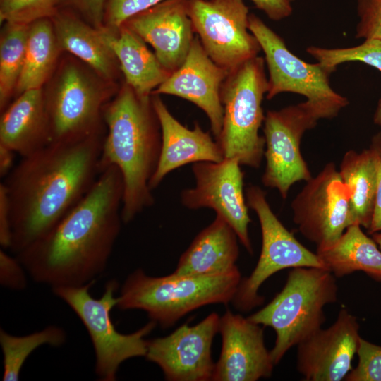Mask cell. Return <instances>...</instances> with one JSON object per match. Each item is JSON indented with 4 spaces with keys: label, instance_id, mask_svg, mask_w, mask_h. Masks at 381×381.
Masks as SVG:
<instances>
[{
    "label": "cell",
    "instance_id": "25",
    "mask_svg": "<svg viewBox=\"0 0 381 381\" xmlns=\"http://www.w3.org/2000/svg\"><path fill=\"white\" fill-rule=\"evenodd\" d=\"M316 253L335 277L361 271L381 282V250L359 224L347 227L332 246Z\"/></svg>",
    "mask_w": 381,
    "mask_h": 381
},
{
    "label": "cell",
    "instance_id": "16",
    "mask_svg": "<svg viewBox=\"0 0 381 381\" xmlns=\"http://www.w3.org/2000/svg\"><path fill=\"white\" fill-rule=\"evenodd\" d=\"M359 324L341 308L334 322L297 344L296 368L307 381H340L352 368L359 346Z\"/></svg>",
    "mask_w": 381,
    "mask_h": 381
},
{
    "label": "cell",
    "instance_id": "3",
    "mask_svg": "<svg viewBox=\"0 0 381 381\" xmlns=\"http://www.w3.org/2000/svg\"><path fill=\"white\" fill-rule=\"evenodd\" d=\"M107 132L101 172L114 165L123 180V223L128 224L154 203L150 188L159 159L162 132L152 95H139L125 82L103 109Z\"/></svg>",
    "mask_w": 381,
    "mask_h": 381
},
{
    "label": "cell",
    "instance_id": "13",
    "mask_svg": "<svg viewBox=\"0 0 381 381\" xmlns=\"http://www.w3.org/2000/svg\"><path fill=\"white\" fill-rule=\"evenodd\" d=\"M291 202L293 221L317 250L332 246L349 226L350 192L334 163H327Z\"/></svg>",
    "mask_w": 381,
    "mask_h": 381
},
{
    "label": "cell",
    "instance_id": "23",
    "mask_svg": "<svg viewBox=\"0 0 381 381\" xmlns=\"http://www.w3.org/2000/svg\"><path fill=\"white\" fill-rule=\"evenodd\" d=\"M237 238L231 226L216 215L181 255L174 274L213 275L233 270L239 253Z\"/></svg>",
    "mask_w": 381,
    "mask_h": 381
},
{
    "label": "cell",
    "instance_id": "30",
    "mask_svg": "<svg viewBox=\"0 0 381 381\" xmlns=\"http://www.w3.org/2000/svg\"><path fill=\"white\" fill-rule=\"evenodd\" d=\"M307 53L322 66L334 72L344 63L358 61L381 71V40L366 39L357 46L344 48H325L310 46Z\"/></svg>",
    "mask_w": 381,
    "mask_h": 381
},
{
    "label": "cell",
    "instance_id": "39",
    "mask_svg": "<svg viewBox=\"0 0 381 381\" xmlns=\"http://www.w3.org/2000/svg\"><path fill=\"white\" fill-rule=\"evenodd\" d=\"M257 8L272 20H280L292 13L291 0H251Z\"/></svg>",
    "mask_w": 381,
    "mask_h": 381
},
{
    "label": "cell",
    "instance_id": "34",
    "mask_svg": "<svg viewBox=\"0 0 381 381\" xmlns=\"http://www.w3.org/2000/svg\"><path fill=\"white\" fill-rule=\"evenodd\" d=\"M357 39L381 40V0H357Z\"/></svg>",
    "mask_w": 381,
    "mask_h": 381
},
{
    "label": "cell",
    "instance_id": "41",
    "mask_svg": "<svg viewBox=\"0 0 381 381\" xmlns=\"http://www.w3.org/2000/svg\"><path fill=\"white\" fill-rule=\"evenodd\" d=\"M373 121L381 128V96L378 100L377 107L373 116Z\"/></svg>",
    "mask_w": 381,
    "mask_h": 381
},
{
    "label": "cell",
    "instance_id": "42",
    "mask_svg": "<svg viewBox=\"0 0 381 381\" xmlns=\"http://www.w3.org/2000/svg\"><path fill=\"white\" fill-rule=\"evenodd\" d=\"M373 238L377 244L378 247L381 250V231L376 232L372 234Z\"/></svg>",
    "mask_w": 381,
    "mask_h": 381
},
{
    "label": "cell",
    "instance_id": "37",
    "mask_svg": "<svg viewBox=\"0 0 381 381\" xmlns=\"http://www.w3.org/2000/svg\"><path fill=\"white\" fill-rule=\"evenodd\" d=\"M370 148L375 154L377 169V183L375 207L368 232L373 234L381 231V132L376 133L371 140Z\"/></svg>",
    "mask_w": 381,
    "mask_h": 381
},
{
    "label": "cell",
    "instance_id": "10",
    "mask_svg": "<svg viewBox=\"0 0 381 381\" xmlns=\"http://www.w3.org/2000/svg\"><path fill=\"white\" fill-rule=\"evenodd\" d=\"M248 207L256 214L262 233V249L258 263L249 277L241 279L232 303L236 308L248 311L260 305V286L272 274L286 268H325L320 257L302 245L272 212L266 193L259 186L246 189Z\"/></svg>",
    "mask_w": 381,
    "mask_h": 381
},
{
    "label": "cell",
    "instance_id": "32",
    "mask_svg": "<svg viewBox=\"0 0 381 381\" xmlns=\"http://www.w3.org/2000/svg\"><path fill=\"white\" fill-rule=\"evenodd\" d=\"M163 1L164 0H105L104 28L116 32L129 18Z\"/></svg>",
    "mask_w": 381,
    "mask_h": 381
},
{
    "label": "cell",
    "instance_id": "35",
    "mask_svg": "<svg viewBox=\"0 0 381 381\" xmlns=\"http://www.w3.org/2000/svg\"><path fill=\"white\" fill-rule=\"evenodd\" d=\"M26 270L20 260L0 250V283L11 290L20 291L27 286Z\"/></svg>",
    "mask_w": 381,
    "mask_h": 381
},
{
    "label": "cell",
    "instance_id": "38",
    "mask_svg": "<svg viewBox=\"0 0 381 381\" xmlns=\"http://www.w3.org/2000/svg\"><path fill=\"white\" fill-rule=\"evenodd\" d=\"M12 243L11 212L7 192L4 183H0V245L10 249Z\"/></svg>",
    "mask_w": 381,
    "mask_h": 381
},
{
    "label": "cell",
    "instance_id": "27",
    "mask_svg": "<svg viewBox=\"0 0 381 381\" xmlns=\"http://www.w3.org/2000/svg\"><path fill=\"white\" fill-rule=\"evenodd\" d=\"M60 52L51 18L30 23L25 61L15 95L42 88L53 74Z\"/></svg>",
    "mask_w": 381,
    "mask_h": 381
},
{
    "label": "cell",
    "instance_id": "26",
    "mask_svg": "<svg viewBox=\"0 0 381 381\" xmlns=\"http://www.w3.org/2000/svg\"><path fill=\"white\" fill-rule=\"evenodd\" d=\"M339 174L350 192L349 226L369 229L375 207L377 169L374 152L369 147L360 152L347 151L342 157Z\"/></svg>",
    "mask_w": 381,
    "mask_h": 381
},
{
    "label": "cell",
    "instance_id": "4",
    "mask_svg": "<svg viewBox=\"0 0 381 381\" xmlns=\"http://www.w3.org/2000/svg\"><path fill=\"white\" fill-rule=\"evenodd\" d=\"M241 279L237 267L219 274L164 277L137 270L124 281L116 306L121 310H144L151 320L169 327L200 307L232 301Z\"/></svg>",
    "mask_w": 381,
    "mask_h": 381
},
{
    "label": "cell",
    "instance_id": "29",
    "mask_svg": "<svg viewBox=\"0 0 381 381\" xmlns=\"http://www.w3.org/2000/svg\"><path fill=\"white\" fill-rule=\"evenodd\" d=\"M66 333L61 327L51 325L25 336H15L0 329L3 353L4 381H16L29 356L38 347L49 345L59 347L65 344Z\"/></svg>",
    "mask_w": 381,
    "mask_h": 381
},
{
    "label": "cell",
    "instance_id": "21",
    "mask_svg": "<svg viewBox=\"0 0 381 381\" xmlns=\"http://www.w3.org/2000/svg\"><path fill=\"white\" fill-rule=\"evenodd\" d=\"M50 143L44 92L40 88L22 92L2 111L0 145L24 157Z\"/></svg>",
    "mask_w": 381,
    "mask_h": 381
},
{
    "label": "cell",
    "instance_id": "11",
    "mask_svg": "<svg viewBox=\"0 0 381 381\" xmlns=\"http://www.w3.org/2000/svg\"><path fill=\"white\" fill-rule=\"evenodd\" d=\"M188 16L207 55L230 72L261 51L248 28L249 10L243 0H188Z\"/></svg>",
    "mask_w": 381,
    "mask_h": 381
},
{
    "label": "cell",
    "instance_id": "6",
    "mask_svg": "<svg viewBox=\"0 0 381 381\" xmlns=\"http://www.w3.org/2000/svg\"><path fill=\"white\" fill-rule=\"evenodd\" d=\"M265 59L256 56L230 71L221 90L224 119L215 139L224 158L258 169L265 153V138L259 134L265 116L262 107L268 90Z\"/></svg>",
    "mask_w": 381,
    "mask_h": 381
},
{
    "label": "cell",
    "instance_id": "40",
    "mask_svg": "<svg viewBox=\"0 0 381 381\" xmlns=\"http://www.w3.org/2000/svg\"><path fill=\"white\" fill-rule=\"evenodd\" d=\"M16 152L9 147L0 145V176L4 179L15 166Z\"/></svg>",
    "mask_w": 381,
    "mask_h": 381
},
{
    "label": "cell",
    "instance_id": "36",
    "mask_svg": "<svg viewBox=\"0 0 381 381\" xmlns=\"http://www.w3.org/2000/svg\"><path fill=\"white\" fill-rule=\"evenodd\" d=\"M105 0H63L60 8H68L97 29H102Z\"/></svg>",
    "mask_w": 381,
    "mask_h": 381
},
{
    "label": "cell",
    "instance_id": "19",
    "mask_svg": "<svg viewBox=\"0 0 381 381\" xmlns=\"http://www.w3.org/2000/svg\"><path fill=\"white\" fill-rule=\"evenodd\" d=\"M187 1L164 0L123 24L151 45L159 62L171 73L182 65L195 37Z\"/></svg>",
    "mask_w": 381,
    "mask_h": 381
},
{
    "label": "cell",
    "instance_id": "15",
    "mask_svg": "<svg viewBox=\"0 0 381 381\" xmlns=\"http://www.w3.org/2000/svg\"><path fill=\"white\" fill-rule=\"evenodd\" d=\"M219 321L212 313L195 325L186 323L167 337L147 340L145 357L162 369L167 380H212L211 347Z\"/></svg>",
    "mask_w": 381,
    "mask_h": 381
},
{
    "label": "cell",
    "instance_id": "2",
    "mask_svg": "<svg viewBox=\"0 0 381 381\" xmlns=\"http://www.w3.org/2000/svg\"><path fill=\"white\" fill-rule=\"evenodd\" d=\"M123 180L106 167L93 186L49 232L16 255L37 283L86 284L105 270L121 224Z\"/></svg>",
    "mask_w": 381,
    "mask_h": 381
},
{
    "label": "cell",
    "instance_id": "43",
    "mask_svg": "<svg viewBox=\"0 0 381 381\" xmlns=\"http://www.w3.org/2000/svg\"><path fill=\"white\" fill-rule=\"evenodd\" d=\"M291 1H294V0H291Z\"/></svg>",
    "mask_w": 381,
    "mask_h": 381
},
{
    "label": "cell",
    "instance_id": "33",
    "mask_svg": "<svg viewBox=\"0 0 381 381\" xmlns=\"http://www.w3.org/2000/svg\"><path fill=\"white\" fill-rule=\"evenodd\" d=\"M358 363L346 381H381V346L361 338L357 351Z\"/></svg>",
    "mask_w": 381,
    "mask_h": 381
},
{
    "label": "cell",
    "instance_id": "31",
    "mask_svg": "<svg viewBox=\"0 0 381 381\" xmlns=\"http://www.w3.org/2000/svg\"><path fill=\"white\" fill-rule=\"evenodd\" d=\"M63 0H0V23L30 24L51 18Z\"/></svg>",
    "mask_w": 381,
    "mask_h": 381
},
{
    "label": "cell",
    "instance_id": "8",
    "mask_svg": "<svg viewBox=\"0 0 381 381\" xmlns=\"http://www.w3.org/2000/svg\"><path fill=\"white\" fill-rule=\"evenodd\" d=\"M95 280L78 286L52 288L55 296L64 301L78 315L90 337L95 355V370L99 380L114 381L118 370L125 361L145 356L147 340L145 337L155 327L152 320L131 334L118 332L111 320V311L116 306L119 288L116 280L107 282L100 298L91 296Z\"/></svg>",
    "mask_w": 381,
    "mask_h": 381
},
{
    "label": "cell",
    "instance_id": "12",
    "mask_svg": "<svg viewBox=\"0 0 381 381\" xmlns=\"http://www.w3.org/2000/svg\"><path fill=\"white\" fill-rule=\"evenodd\" d=\"M318 119L306 102L269 110L264 119L266 166L262 182L285 199L295 183L312 178L301 152V138Z\"/></svg>",
    "mask_w": 381,
    "mask_h": 381
},
{
    "label": "cell",
    "instance_id": "24",
    "mask_svg": "<svg viewBox=\"0 0 381 381\" xmlns=\"http://www.w3.org/2000/svg\"><path fill=\"white\" fill-rule=\"evenodd\" d=\"M102 32L118 60L125 83L139 95L151 96L171 74L146 42L128 27L122 25L116 32L103 28Z\"/></svg>",
    "mask_w": 381,
    "mask_h": 381
},
{
    "label": "cell",
    "instance_id": "9",
    "mask_svg": "<svg viewBox=\"0 0 381 381\" xmlns=\"http://www.w3.org/2000/svg\"><path fill=\"white\" fill-rule=\"evenodd\" d=\"M248 28L265 54L269 76L266 99L292 92L306 97V105L320 119L338 116L349 102L329 85L332 72L318 62L307 63L292 53L284 40L259 17L249 14Z\"/></svg>",
    "mask_w": 381,
    "mask_h": 381
},
{
    "label": "cell",
    "instance_id": "22",
    "mask_svg": "<svg viewBox=\"0 0 381 381\" xmlns=\"http://www.w3.org/2000/svg\"><path fill=\"white\" fill-rule=\"evenodd\" d=\"M51 20L61 52L72 54L104 79L114 82L121 69L102 29L91 25L68 8H59Z\"/></svg>",
    "mask_w": 381,
    "mask_h": 381
},
{
    "label": "cell",
    "instance_id": "28",
    "mask_svg": "<svg viewBox=\"0 0 381 381\" xmlns=\"http://www.w3.org/2000/svg\"><path fill=\"white\" fill-rule=\"evenodd\" d=\"M30 24L3 23L0 37V109L15 95L25 61Z\"/></svg>",
    "mask_w": 381,
    "mask_h": 381
},
{
    "label": "cell",
    "instance_id": "5",
    "mask_svg": "<svg viewBox=\"0 0 381 381\" xmlns=\"http://www.w3.org/2000/svg\"><path fill=\"white\" fill-rule=\"evenodd\" d=\"M334 275L325 268L301 267L289 272L286 282L264 308L247 318L276 333L270 354L274 365L293 346L322 327L324 307L337 301Z\"/></svg>",
    "mask_w": 381,
    "mask_h": 381
},
{
    "label": "cell",
    "instance_id": "18",
    "mask_svg": "<svg viewBox=\"0 0 381 381\" xmlns=\"http://www.w3.org/2000/svg\"><path fill=\"white\" fill-rule=\"evenodd\" d=\"M229 73L211 59L195 35L182 65L152 95H174L193 103L209 119L217 139L224 119L221 90Z\"/></svg>",
    "mask_w": 381,
    "mask_h": 381
},
{
    "label": "cell",
    "instance_id": "17",
    "mask_svg": "<svg viewBox=\"0 0 381 381\" xmlns=\"http://www.w3.org/2000/svg\"><path fill=\"white\" fill-rule=\"evenodd\" d=\"M222 344L213 381H256L272 375L274 363L265 344L263 329L227 310L220 318Z\"/></svg>",
    "mask_w": 381,
    "mask_h": 381
},
{
    "label": "cell",
    "instance_id": "20",
    "mask_svg": "<svg viewBox=\"0 0 381 381\" xmlns=\"http://www.w3.org/2000/svg\"><path fill=\"white\" fill-rule=\"evenodd\" d=\"M158 117L162 146L157 169L150 181V188H156L171 171L188 164L200 162H219L224 159L222 149L208 131L198 122L192 129L183 126L170 112L159 95H152Z\"/></svg>",
    "mask_w": 381,
    "mask_h": 381
},
{
    "label": "cell",
    "instance_id": "1",
    "mask_svg": "<svg viewBox=\"0 0 381 381\" xmlns=\"http://www.w3.org/2000/svg\"><path fill=\"white\" fill-rule=\"evenodd\" d=\"M104 130L52 143L21 157L3 179L11 212V251L17 255L49 232L89 192L101 173Z\"/></svg>",
    "mask_w": 381,
    "mask_h": 381
},
{
    "label": "cell",
    "instance_id": "7",
    "mask_svg": "<svg viewBox=\"0 0 381 381\" xmlns=\"http://www.w3.org/2000/svg\"><path fill=\"white\" fill-rule=\"evenodd\" d=\"M44 92L52 143L78 140L103 131V109L115 92L82 61H64Z\"/></svg>",
    "mask_w": 381,
    "mask_h": 381
},
{
    "label": "cell",
    "instance_id": "14",
    "mask_svg": "<svg viewBox=\"0 0 381 381\" xmlns=\"http://www.w3.org/2000/svg\"><path fill=\"white\" fill-rule=\"evenodd\" d=\"M241 165L233 158H224L219 162L194 163L192 170L195 185L181 191V202L190 210H214L231 226L248 252L253 254L248 234L250 218Z\"/></svg>",
    "mask_w": 381,
    "mask_h": 381
}]
</instances>
